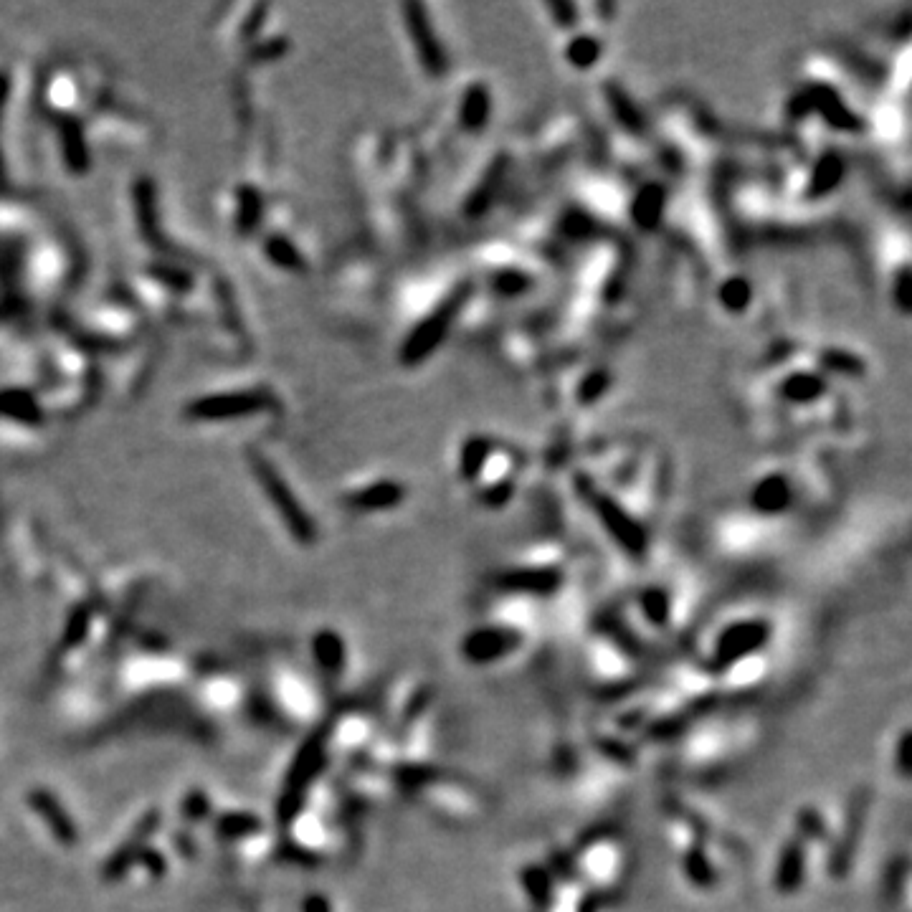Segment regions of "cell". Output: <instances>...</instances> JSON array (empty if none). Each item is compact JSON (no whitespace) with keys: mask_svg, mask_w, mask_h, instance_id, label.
<instances>
[{"mask_svg":"<svg viewBox=\"0 0 912 912\" xmlns=\"http://www.w3.org/2000/svg\"><path fill=\"white\" fill-rule=\"evenodd\" d=\"M839 160L836 158H826L824 163L819 165V175H816V183H821L824 185V188H829V185H834L836 183V178H839Z\"/></svg>","mask_w":912,"mask_h":912,"instance_id":"cell-19","label":"cell"},{"mask_svg":"<svg viewBox=\"0 0 912 912\" xmlns=\"http://www.w3.org/2000/svg\"><path fill=\"white\" fill-rule=\"evenodd\" d=\"M254 474L259 477L261 487H264V492L269 494V500L274 502V507L279 510V515L284 517V522L289 525V530H292L299 540L315 538V525H312L310 515L299 507V502L294 500L292 489H289L287 482L279 477L277 469L266 462V459H259V456H256Z\"/></svg>","mask_w":912,"mask_h":912,"instance_id":"cell-2","label":"cell"},{"mask_svg":"<svg viewBox=\"0 0 912 912\" xmlns=\"http://www.w3.org/2000/svg\"><path fill=\"white\" fill-rule=\"evenodd\" d=\"M403 13H406V26L408 31H411L413 46H416V54L418 59H421V64H424V69L434 76L444 74V51H441L439 41H436V33L434 28H431L429 16L424 13V8L411 3V6L403 8Z\"/></svg>","mask_w":912,"mask_h":912,"instance_id":"cell-5","label":"cell"},{"mask_svg":"<svg viewBox=\"0 0 912 912\" xmlns=\"http://www.w3.org/2000/svg\"><path fill=\"white\" fill-rule=\"evenodd\" d=\"M266 254L269 259L274 261L282 269H289V272H304V259L297 249H294L292 241L282 239V236H272V239L266 241Z\"/></svg>","mask_w":912,"mask_h":912,"instance_id":"cell-12","label":"cell"},{"mask_svg":"<svg viewBox=\"0 0 912 912\" xmlns=\"http://www.w3.org/2000/svg\"><path fill=\"white\" fill-rule=\"evenodd\" d=\"M596 510L598 517L603 520V525H606V530L624 545V550H629V553L634 555H639L641 550H644V530H641L639 522H636L634 517L626 515V512L611 500H598Z\"/></svg>","mask_w":912,"mask_h":912,"instance_id":"cell-7","label":"cell"},{"mask_svg":"<svg viewBox=\"0 0 912 912\" xmlns=\"http://www.w3.org/2000/svg\"><path fill=\"white\" fill-rule=\"evenodd\" d=\"M771 629L763 621H738L722 629L715 641V667H738L753 659L760 646L766 644Z\"/></svg>","mask_w":912,"mask_h":912,"instance_id":"cell-3","label":"cell"},{"mask_svg":"<svg viewBox=\"0 0 912 912\" xmlns=\"http://www.w3.org/2000/svg\"><path fill=\"white\" fill-rule=\"evenodd\" d=\"M520 636L502 626H489V629H477L462 641V654L474 664H489L510 654L517 646Z\"/></svg>","mask_w":912,"mask_h":912,"instance_id":"cell-6","label":"cell"},{"mask_svg":"<svg viewBox=\"0 0 912 912\" xmlns=\"http://www.w3.org/2000/svg\"><path fill=\"white\" fill-rule=\"evenodd\" d=\"M261 213V198L256 190L241 188L239 190V228L244 234H249L251 228L256 226Z\"/></svg>","mask_w":912,"mask_h":912,"instance_id":"cell-16","label":"cell"},{"mask_svg":"<svg viewBox=\"0 0 912 912\" xmlns=\"http://www.w3.org/2000/svg\"><path fill=\"white\" fill-rule=\"evenodd\" d=\"M558 583L553 570H522L515 576L505 578V586H515L517 591H550Z\"/></svg>","mask_w":912,"mask_h":912,"instance_id":"cell-13","label":"cell"},{"mask_svg":"<svg viewBox=\"0 0 912 912\" xmlns=\"http://www.w3.org/2000/svg\"><path fill=\"white\" fill-rule=\"evenodd\" d=\"M8 92H11V79H8L6 71H0V117H3V109H6Z\"/></svg>","mask_w":912,"mask_h":912,"instance_id":"cell-20","label":"cell"},{"mask_svg":"<svg viewBox=\"0 0 912 912\" xmlns=\"http://www.w3.org/2000/svg\"><path fill=\"white\" fill-rule=\"evenodd\" d=\"M61 140H64L66 165H69L74 173H87L89 152L79 122L71 120V117H64V122H61Z\"/></svg>","mask_w":912,"mask_h":912,"instance_id":"cell-9","label":"cell"},{"mask_svg":"<svg viewBox=\"0 0 912 912\" xmlns=\"http://www.w3.org/2000/svg\"><path fill=\"white\" fill-rule=\"evenodd\" d=\"M806 872V854L801 842H788L783 847L781 859H778V872H776V887L781 892H796L798 885L804 882Z\"/></svg>","mask_w":912,"mask_h":912,"instance_id":"cell-8","label":"cell"},{"mask_svg":"<svg viewBox=\"0 0 912 912\" xmlns=\"http://www.w3.org/2000/svg\"><path fill=\"white\" fill-rule=\"evenodd\" d=\"M0 413L26 421V424H38L41 421V411H38L36 401L23 391H3L0 393Z\"/></svg>","mask_w":912,"mask_h":912,"instance_id":"cell-11","label":"cell"},{"mask_svg":"<svg viewBox=\"0 0 912 912\" xmlns=\"http://www.w3.org/2000/svg\"><path fill=\"white\" fill-rule=\"evenodd\" d=\"M489 114V94L482 87H474L472 92L464 97V125L467 127H482Z\"/></svg>","mask_w":912,"mask_h":912,"instance_id":"cell-15","label":"cell"},{"mask_svg":"<svg viewBox=\"0 0 912 912\" xmlns=\"http://www.w3.org/2000/svg\"><path fill=\"white\" fill-rule=\"evenodd\" d=\"M269 406V398L264 393H218V396L198 398L188 406V416L193 418H236L249 416V413L264 411Z\"/></svg>","mask_w":912,"mask_h":912,"instance_id":"cell-4","label":"cell"},{"mask_svg":"<svg viewBox=\"0 0 912 912\" xmlns=\"http://www.w3.org/2000/svg\"><path fill=\"white\" fill-rule=\"evenodd\" d=\"M568 56L573 59V64L591 66L598 56V44L593 41V38H578L576 44L570 46Z\"/></svg>","mask_w":912,"mask_h":912,"instance_id":"cell-17","label":"cell"},{"mask_svg":"<svg viewBox=\"0 0 912 912\" xmlns=\"http://www.w3.org/2000/svg\"><path fill=\"white\" fill-rule=\"evenodd\" d=\"M467 297L469 287H459L446 302H441L439 307L411 332V337H408L406 345H403V363H418V360H424L426 355H431L439 348V342L444 340V335L449 332L451 322L456 320V315L462 310V304L467 302Z\"/></svg>","mask_w":912,"mask_h":912,"instance_id":"cell-1","label":"cell"},{"mask_svg":"<svg viewBox=\"0 0 912 912\" xmlns=\"http://www.w3.org/2000/svg\"><path fill=\"white\" fill-rule=\"evenodd\" d=\"M755 505L766 512L783 510L788 505V487L783 479H766L755 492Z\"/></svg>","mask_w":912,"mask_h":912,"instance_id":"cell-14","label":"cell"},{"mask_svg":"<svg viewBox=\"0 0 912 912\" xmlns=\"http://www.w3.org/2000/svg\"><path fill=\"white\" fill-rule=\"evenodd\" d=\"M816 391H819V380H814V378H796L788 383V396L801 398V401L816 396Z\"/></svg>","mask_w":912,"mask_h":912,"instance_id":"cell-18","label":"cell"},{"mask_svg":"<svg viewBox=\"0 0 912 912\" xmlns=\"http://www.w3.org/2000/svg\"><path fill=\"white\" fill-rule=\"evenodd\" d=\"M403 500V489L393 482H380L373 484L370 489H363L360 494L353 497V505L360 510H383V507H393Z\"/></svg>","mask_w":912,"mask_h":912,"instance_id":"cell-10","label":"cell"}]
</instances>
